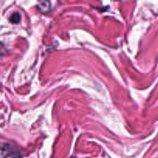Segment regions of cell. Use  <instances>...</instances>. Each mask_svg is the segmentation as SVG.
<instances>
[{"label": "cell", "instance_id": "obj_1", "mask_svg": "<svg viewBox=\"0 0 158 158\" xmlns=\"http://www.w3.org/2000/svg\"><path fill=\"white\" fill-rule=\"evenodd\" d=\"M19 155V151L8 143H0V157H16Z\"/></svg>", "mask_w": 158, "mask_h": 158}, {"label": "cell", "instance_id": "obj_2", "mask_svg": "<svg viewBox=\"0 0 158 158\" xmlns=\"http://www.w3.org/2000/svg\"><path fill=\"white\" fill-rule=\"evenodd\" d=\"M38 9H40V12H42V13H46V12L49 11L50 9V2L48 1H44L41 2L39 3Z\"/></svg>", "mask_w": 158, "mask_h": 158}, {"label": "cell", "instance_id": "obj_3", "mask_svg": "<svg viewBox=\"0 0 158 158\" xmlns=\"http://www.w3.org/2000/svg\"><path fill=\"white\" fill-rule=\"evenodd\" d=\"M21 20V15L19 12H14L9 17V22L13 24H18Z\"/></svg>", "mask_w": 158, "mask_h": 158}, {"label": "cell", "instance_id": "obj_4", "mask_svg": "<svg viewBox=\"0 0 158 158\" xmlns=\"http://www.w3.org/2000/svg\"><path fill=\"white\" fill-rule=\"evenodd\" d=\"M8 54V50L6 46L0 42V56H6Z\"/></svg>", "mask_w": 158, "mask_h": 158}]
</instances>
